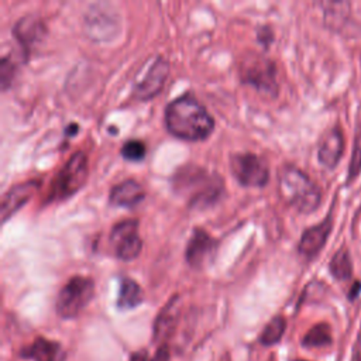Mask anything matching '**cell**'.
Instances as JSON below:
<instances>
[{
	"instance_id": "obj_28",
	"label": "cell",
	"mask_w": 361,
	"mask_h": 361,
	"mask_svg": "<svg viewBox=\"0 0 361 361\" xmlns=\"http://www.w3.org/2000/svg\"><path fill=\"white\" fill-rule=\"evenodd\" d=\"M354 358L355 361H361V329L355 341V347H354Z\"/></svg>"
},
{
	"instance_id": "obj_10",
	"label": "cell",
	"mask_w": 361,
	"mask_h": 361,
	"mask_svg": "<svg viewBox=\"0 0 361 361\" xmlns=\"http://www.w3.org/2000/svg\"><path fill=\"white\" fill-rule=\"evenodd\" d=\"M344 152V134L338 126H334L323 133L317 147V159L327 168L333 169L341 159Z\"/></svg>"
},
{
	"instance_id": "obj_25",
	"label": "cell",
	"mask_w": 361,
	"mask_h": 361,
	"mask_svg": "<svg viewBox=\"0 0 361 361\" xmlns=\"http://www.w3.org/2000/svg\"><path fill=\"white\" fill-rule=\"evenodd\" d=\"M16 75V63L13 62V59L8 55L1 56L0 61V80H1V89L6 90L10 85L11 80L14 79Z\"/></svg>"
},
{
	"instance_id": "obj_23",
	"label": "cell",
	"mask_w": 361,
	"mask_h": 361,
	"mask_svg": "<svg viewBox=\"0 0 361 361\" xmlns=\"http://www.w3.org/2000/svg\"><path fill=\"white\" fill-rule=\"evenodd\" d=\"M324 8V21L330 27L343 24L350 13V3H322Z\"/></svg>"
},
{
	"instance_id": "obj_9",
	"label": "cell",
	"mask_w": 361,
	"mask_h": 361,
	"mask_svg": "<svg viewBox=\"0 0 361 361\" xmlns=\"http://www.w3.org/2000/svg\"><path fill=\"white\" fill-rule=\"evenodd\" d=\"M169 75V63L162 56H158L147 71L145 76L135 83L133 94L138 100H149L161 93Z\"/></svg>"
},
{
	"instance_id": "obj_1",
	"label": "cell",
	"mask_w": 361,
	"mask_h": 361,
	"mask_svg": "<svg viewBox=\"0 0 361 361\" xmlns=\"http://www.w3.org/2000/svg\"><path fill=\"white\" fill-rule=\"evenodd\" d=\"M165 127L176 138L200 141L214 130V120L206 107L192 94L185 93L165 107Z\"/></svg>"
},
{
	"instance_id": "obj_6",
	"label": "cell",
	"mask_w": 361,
	"mask_h": 361,
	"mask_svg": "<svg viewBox=\"0 0 361 361\" xmlns=\"http://www.w3.org/2000/svg\"><path fill=\"white\" fill-rule=\"evenodd\" d=\"M94 282L82 275L72 276L59 290L55 300V310L62 319L76 317L92 300Z\"/></svg>"
},
{
	"instance_id": "obj_2",
	"label": "cell",
	"mask_w": 361,
	"mask_h": 361,
	"mask_svg": "<svg viewBox=\"0 0 361 361\" xmlns=\"http://www.w3.org/2000/svg\"><path fill=\"white\" fill-rule=\"evenodd\" d=\"M172 185L178 193L186 197L189 206L196 209L216 203L224 190L223 180L217 173L195 165L179 168L172 178Z\"/></svg>"
},
{
	"instance_id": "obj_8",
	"label": "cell",
	"mask_w": 361,
	"mask_h": 361,
	"mask_svg": "<svg viewBox=\"0 0 361 361\" xmlns=\"http://www.w3.org/2000/svg\"><path fill=\"white\" fill-rule=\"evenodd\" d=\"M109 240L114 255L123 261L137 258L142 248V240L138 234V221L134 219L116 223L110 231Z\"/></svg>"
},
{
	"instance_id": "obj_20",
	"label": "cell",
	"mask_w": 361,
	"mask_h": 361,
	"mask_svg": "<svg viewBox=\"0 0 361 361\" xmlns=\"http://www.w3.org/2000/svg\"><path fill=\"white\" fill-rule=\"evenodd\" d=\"M285 330H286L285 317L283 316H275L264 327V330L259 336V343L262 345H274L282 338Z\"/></svg>"
},
{
	"instance_id": "obj_22",
	"label": "cell",
	"mask_w": 361,
	"mask_h": 361,
	"mask_svg": "<svg viewBox=\"0 0 361 361\" xmlns=\"http://www.w3.org/2000/svg\"><path fill=\"white\" fill-rule=\"evenodd\" d=\"M361 173V121L357 124L354 133L353 151L350 157L348 171H347V183H351Z\"/></svg>"
},
{
	"instance_id": "obj_19",
	"label": "cell",
	"mask_w": 361,
	"mask_h": 361,
	"mask_svg": "<svg viewBox=\"0 0 361 361\" xmlns=\"http://www.w3.org/2000/svg\"><path fill=\"white\" fill-rule=\"evenodd\" d=\"M329 271L337 281H347L353 275V259L345 247L338 248L329 262Z\"/></svg>"
},
{
	"instance_id": "obj_14",
	"label": "cell",
	"mask_w": 361,
	"mask_h": 361,
	"mask_svg": "<svg viewBox=\"0 0 361 361\" xmlns=\"http://www.w3.org/2000/svg\"><path fill=\"white\" fill-rule=\"evenodd\" d=\"M145 197L144 188L134 179L123 180L114 185L109 195V202L118 207H133Z\"/></svg>"
},
{
	"instance_id": "obj_12",
	"label": "cell",
	"mask_w": 361,
	"mask_h": 361,
	"mask_svg": "<svg viewBox=\"0 0 361 361\" xmlns=\"http://www.w3.org/2000/svg\"><path fill=\"white\" fill-rule=\"evenodd\" d=\"M331 228H333L331 216H327L323 221L314 224L313 227L306 228L300 237L299 244H298L299 254L306 259L314 258L324 247V244L331 233Z\"/></svg>"
},
{
	"instance_id": "obj_3",
	"label": "cell",
	"mask_w": 361,
	"mask_h": 361,
	"mask_svg": "<svg viewBox=\"0 0 361 361\" xmlns=\"http://www.w3.org/2000/svg\"><path fill=\"white\" fill-rule=\"evenodd\" d=\"M278 189L285 203L305 214L314 212L322 200L319 185L306 172L290 164L279 169Z\"/></svg>"
},
{
	"instance_id": "obj_21",
	"label": "cell",
	"mask_w": 361,
	"mask_h": 361,
	"mask_svg": "<svg viewBox=\"0 0 361 361\" xmlns=\"http://www.w3.org/2000/svg\"><path fill=\"white\" fill-rule=\"evenodd\" d=\"M302 344L305 347H326L331 344V331L329 324L326 323H319L316 326H313L303 337Z\"/></svg>"
},
{
	"instance_id": "obj_27",
	"label": "cell",
	"mask_w": 361,
	"mask_h": 361,
	"mask_svg": "<svg viewBox=\"0 0 361 361\" xmlns=\"http://www.w3.org/2000/svg\"><path fill=\"white\" fill-rule=\"evenodd\" d=\"M169 348L166 344H161L155 353V355L149 361H169Z\"/></svg>"
},
{
	"instance_id": "obj_31",
	"label": "cell",
	"mask_w": 361,
	"mask_h": 361,
	"mask_svg": "<svg viewBox=\"0 0 361 361\" xmlns=\"http://www.w3.org/2000/svg\"><path fill=\"white\" fill-rule=\"evenodd\" d=\"M295 361H305V360H295Z\"/></svg>"
},
{
	"instance_id": "obj_16",
	"label": "cell",
	"mask_w": 361,
	"mask_h": 361,
	"mask_svg": "<svg viewBox=\"0 0 361 361\" xmlns=\"http://www.w3.org/2000/svg\"><path fill=\"white\" fill-rule=\"evenodd\" d=\"M21 357L32 361H62L65 355L59 343L38 337L21 350Z\"/></svg>"
},
{
	"instance_id": "obj_18",
	"label": "cell",
	"mask_w": 361,
	"mask_h": 361,
	"mask_svg": "<svg viewBox=\"0 0 361 361\" xmlns=\"http://www.w3.org/2000/svg\"><path fill=\"white\" fill-rule=\"evenodd\" d=\"M144 300V293L141 286L131 278H124L120 282L117 306L120 309H133L137 307Z\"/></svg>"
},
{
	"instance_id": "obj_17",
	"label": "cell",
	"mask_w": 361,
	"mask_h": 361,
	"mask_svg": "<svg viewBox=\"0 0 361 361\" xmlns=\"http://www.w3.org/2000/svg\"><path fill=\"white\" fill-rule=\"evenodd\" d=\"M179 317V298L173 296L159 312L154 323V338L162 341L168 338L176 327Z\"/></svg>"
},
{
	"instance_id": "obj_4",
	"label": "cell",
	"mask_w": 361,
	"mask_h": 361,
	"mask_svg": "<svg viewBox=\"0 0 361 361\" xmlns=\"http://www.w3.org/2000/svg\"><path fill=\"white\" fill-rule=\"evenodd\" d=\"M89 175L85 152L76 151L52 179L47 202H61L75 195L86 182Z\"/></svg>"
},
{
	"instance_id": "obj_26",
	"label": "cell",
	"mask_w": 361,
	"mask_h": 361,
	"mask_svg": "<svg viewBox=\"0 0 361 361\" xmlns=\"http://www.w3.org/2000/svg\"><path fill=\"white\" fill-rule=\"evenodd\" d=\"M274 39V35H272V30L268 27V25H264L258 30V41L264 44V47L267 48Z\"/></svg>"
},
{
	"instance_id": "obj_5",
	"label": "cell",
	"mask_w": 361,
	"mask_h": 361,
	"mask_svg": "<svg viewBox=\"0 0 361 361\" xmlns=\"http://www.w3.org/2000/svg\"><path fill=\"white\" fill-rule=\"evenodd\" d=\"M241 82L254 86L258 92L267 94L278 93L275 62L258 52H248L238 63Z\"/></svg>"
},
{
	"instance_id": "obj_15",
	"label": "cell",
	"mask_w": 361,
	"mask_h": 361,
	"mask_svg": "<svg viewBox=\"0 0 361 361\" xmlns=\"http://www.w3.org/2000/svg\"><path fill=\"white\" fill-rule=\"evenodd\" d=\"M13 31L21 47L28 52V49L44 37L45 25L37 16H25L17 21Z\"/></svg>"
},
{
	"instance_id": "obj_24",
	"label": "cell",
	"mask_w": 361,
	"mask_h": 361,
	"mask_svg": "<svg viewBox=\"0 0 361 361\" xmlns=\"http://www.w3.org/2000/svg\"><path fill=\"white\" fill-rule=\"evenodd\" d=\"M147 154L145 144L140 140H128L121 147V155L127 161H141Z\"/></svg>"
},
{
	"instance_id": "obj_11",
	"label": "cell",
	"mask_w": 361,
	"mask_h": 361,
	"mask_svg": "<svg viewBox=\"0 0 361 361\" xmlns=\"http://www.w3.org/2000/svg\"><path fill=\"white\" fill-rule=\"evenodd\" d=\"M216 240L203 228L196 227L190 235V240L186 245V261L193 268H202L210 261L214 248Z\"/></svg>"
},
{
	"instance_id": "obj_7",
	"label": "cell",
	"mask_w": 361,
	"mask_h": 361,
	"mask_svg": "<svg viewBox=\"0 0 361 361\" xmlns=\"http://www.w3.org/2000/svg\"><path fill=\"white\" fill-rule=\"evenodd\" d=\"M230 171L237 182L247 188H262L268 183L267 162L254 152H237L230 157Z\"/></svg>"
},
{
	"instance_id": "obj_13",
	"label": "cell",
	"mask_w": 361,
	"mask_h": 361,
	"mask_svg": "<svg viewBox=\"0 0 361 361\" xmlns=\"http://www.w3.org/2000/svg\"><path fill=\"white\" fill-rule=\"evenodd\" d=\"M39 188L38 180H25L21 183H17L11 186L3 196L1 199V206H0V214H1V221L4 223L8 217H11L21 206H24L31 196L37 192Z\"/></svg>"
},
{
	"instance_id": "obj_30",
	"label": "cell",
	"mask_w": 361,
	"mask_h": 361,
	"mask_svg": "<svg viewBox=\"0 0 361 361\" xmlns=\"http://www.w3.org/2000/svg\"><path fill=\"white\" fill-rule=\"evenodd\" d=\"M130 361H149L147 351H137L131 355Z\"/></svg>"
},
{
	"instance_id": "obj_29",
	"label": "cell",
	"mask_w": 361,
	"mask_h": 361,
	"mask_svg": "<svg viewBox=\"0 0 361 361\" xmlns=\"http://www.w3.org/2000/svg\"><path fill=\"white\" fill-rule=\"evenodd\" d=\"M360 290H361V282L360 281H355L354 283H353V286H351V289H350V293H348V298L350 299H355L357 296H358V293H360Z\"/></svg>"
}]
</instances>
